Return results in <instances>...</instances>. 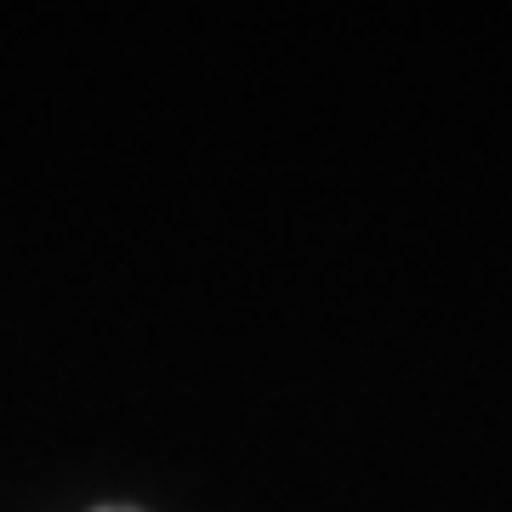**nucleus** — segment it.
<instances>
[{"instance_id": "f257e3e1", "label": "nucleus", "mask_w": 512, "mask_h": 512, "mask_svg": "<svg viewBox=\"0 0 512 512\" xmlns=\"http://www.w3.org/2000/svg\"><path fill=\"white\" fill-rule=\"evenodd\" d=\"M97 512H131V507H97Z\"/></svg>"}]
</instances>
